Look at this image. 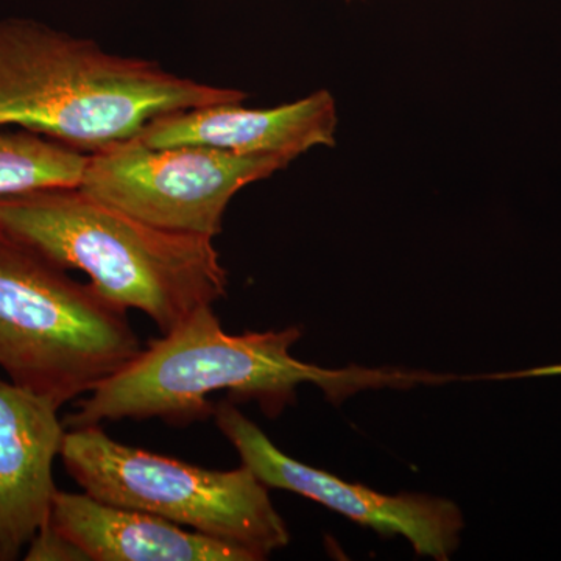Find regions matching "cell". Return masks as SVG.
Instances as JSON below:
<instances>
[{
  "label": "cell",
  "mask_w": 561,
  "mask_h": 561,
  "mask_svg": "<svg viewBox=\"0 0 561 561\" xmlns=\"http://www.w3.org/2000/svg\"><path fill=\"white\" fill-rule=\"evenodd\" d=\"M298 327L280 331L228 334L213 306L192 313L175 330L90 391L66 426H98L102 421L160 419L175 426L214 416L209 394L228 391L232 400H256L268 419L297 401V387L313 383L332 404L370 389L440 386L454 376L400 368H321L295 359Z\"/></svg>",
  "instance_id": "1"
},
{
  "label": "cell",
  "mask_w": 561,
  "mask_h": 561,
  "mask_svg": "<svg viewBox=\"0 0 561 561\" xmlns=\"http://www.w3.org/2000/svg\"><path fill=\"white\" fill-rule=\"evenodd\" d=\"M247 99L38 21L0 20V127L16 125L92 154L138 138L165 114Z\"/></svg>",
  "instance_id": "2"
},
{
  "label": "cell",
  "mask_w": 561,
  "mask_h": 561,
  "mask_svg": "<svg viewBox=\"0 0 561 561\" xmlns=\"http://www.w3.org/2000/svg\"><path fill=\"white\" fill-rule=\"evenodd\" d=\"M0 236L62 271L87 273L103 297L146 313L161 334L227 295L213 238L161 230L79 186L3 195Z\"/></svg>",
  "instance_id": "3"
},
{
  "label": "cell",
  "mask_w": 561,
  "mask_h": 561,
  "mask_svg": "<svg viewBox=\"0 0 561 561\" xmlns=\"http://www.w3.org/2000/svg\"><path fill=\"white\" fill-rule=\"evenodd\" d=\"M142 351L128 309L0 236V368L61 409Z\"/></svg>",
  "instance_id": "4"
},
{
  "label": "cell",
  "mask_w": 561,
  "mask_h": 561,
  "mask_svg": "<svg viewBox=\"0 0 561 561\" xmlns=\"http://www.w3.org/2000/svg\"><path fill=\"white\" fill-rule=\"evenodd\" d=\"M60 457L80 489L95 500L150 513L267 559L290 541L268 486L245 465L206 470L108 437L102 427H72Z\"/></svg>",
  "instance_id": "5"
},
{
  "label": "cell",
  "mask_w": 561,
  "mask_h": 561,
  "mask_svg": "<svg viewBox=\"0 0 561 561\" xmlns=\"http://www.w3.org/2000/svg\"><path fill=\"white\" fill-rule=\"evenodd\" d=\"M291 161L206 146L150 149L128 140L90 154L79 187L161 230L214 239L232 197Z\"/></svg>",
  "instance_id": "6"
},
{
  "label": "cell",
  "mask_w": 561,
  "mask_h": 561,
  "mask_svg": "<svg viewBox=\"0 0 561 561\" xmlns=\"http://www.w3.org/2000/svg\"><path fill=\"white\" fill-rule=\"evenodd\" d=\"M214 419L242 465L268 489L301 494L379 534L401 535L421 557L446 561L459 548L465 522L453 501L420 493L390 496L291 459L232 402L216 405Z\"/></svg>",
  "instance_id": "7"
},
{
  "label": "cell",
  "mask_w": 561,
  "mask_h": 561,
  "mask_svg": "<svg viewBox=\"0 0 561 561\" xmlns=\"http://www.w3.org/2000/svg\"><path fill=\"white\" fill-rule=\"evenodd\" d=\"M337 103L320 90L268 110L216 103L165 114L146 125L136 142L150 149L206 146L238 154H283L297 160L316 147H334Z\"/></svg>",
  "instance_id": "8"
},
{
  "label": "cell",
  "mask_w": 561,
  "mask_h": 561,
  "mask_svg": "<svg viewBox=\"0 0 561 561\" xmlns=\"http://www.w3.org/2000/svg\"><path fill=\"white\" fill-rule=\"evenodd\" d=\"M46 398L0 379V561H13L49 519L65 426Z\"/></svg>",
  "instance_id": "9"
},
{
  "label": "cell",
  "mask_w": 561,
  "mask_h": 561,
  "mask_svg": "<svg viewBox=\"0 0 561 561\" xmlns=\"http://www.w3.org/2000/svg\"><path fill=\"white\" fill-rule=\"evenodd\" d=\"M46 527L90 561H257L239 546L84 491L57 490Z\"/></svg>",
  "instance_id": "10"
},
{
  "label": "cell",
  "mask_w": 561,
  "mask_h": 561,
  "mask_svg": "<svg viewBox=\"0 0 561 561\" xmlns=\"http://www.w3.org/2000/svg\"><path fill=\"white\" fill-rule=\"evenodd\" d=\"M90 154L32 131L0 135V197L80 186Z\"/></svg>",
  "instance_id": "11"
},
{
  "label": "cell",
  "mask_w": 561,
  "mask_h": 561,
  "mask_svg": "<svg viewBox=\"0 0 561 561\" xmlns=\"http://www.w3.org/2000/svg\"><path fill=\"white\" fill-rule=\"evenodd\" d=\"M345 2H365V0H345Z\"/></svg>",
  "instance_id": "12"
}]
</instances>
